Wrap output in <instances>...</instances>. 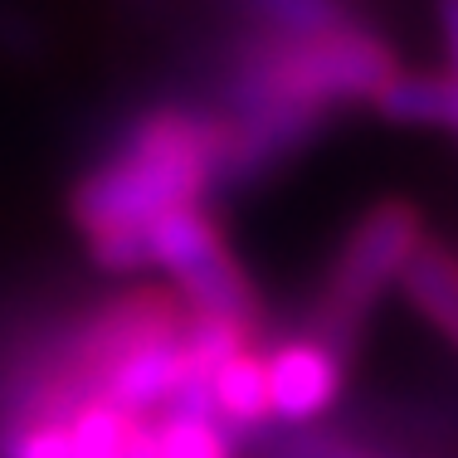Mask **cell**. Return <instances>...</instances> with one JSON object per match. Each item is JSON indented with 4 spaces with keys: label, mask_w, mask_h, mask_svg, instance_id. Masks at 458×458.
<instances>
[{
    "label": "cell",
    "mask_w": 458,
    "mask_h": 458,
    "mask_svg": "<svg viewBox=\"0 0 458 458\" xmlns=\"http://www.w3.org/2000/svg\"><path fill=\"white\" fill-rule=\"evenodd\" d=\"M225 123L215 107L161 103L117 132L113 151L79 176L69 215L83 239L107 229H147L151 220L191 205H210L215 151Z\"/></svg>",
    "instance_id": "cell-1"
},
{
    "label": "cell",
    "mask_w": 458,
    "mask_h": 458,
    "mask_svg": "<svg viewBox=\"0 0 458 458\" xmlns=\"http://www.w3.org/2000/svg\"><path fill=\"white\" fill-rule=\"evenodd\" d=\"M400 73V59L370 25H346L327 35H268L244 30L220 59V117L254 107H298L332 117L342 107L376 103V93Z\"/></svg>",
    "instance_id": "cell-2"
},
{
    "label": "cell",
    "mask_w": 458,
    "mask_h": 458,
    "mask_svg": "<svg viewBox=\"0 0 458 458\" xmlns=\"http://www.w3.org/2000/svg\"><path fill=\"white\" fill-rule=\"evenodd\" d=\"M420 244H424V220L414 205L405 200L370 205L336 249L327 283L318 293V308H312L302 332L312 342H322L327 352H336L342 361H352L366 336V322L395 293V283Z\"/></svg>",
    "instance_id": "cell-3"
},
{
    "label": "cell",
    "mask_w": 458,
    "mask_h": 458,
    "mask_svg": "<svg viewBox=\"0 0 458 458\" xmlns=\"http://www.w3.org/2000/svg\"><path fill=\"white\" fill-rule=\"evenodd\" d=\"M147 268H161L176 283V298L205 318H229L259 327L264 302L249 274L239 268L234 249L225 244V229L215 225L210 205L171 210L147 225Z\"/></svg>",
    "instance_id": "cell-4"
},
{
    "label": "cell",
    "mask_w": 458,
    "mask_h": 458,
    "mask_svg": "<svg viewBox=\"0 0 458 458\" xmlns=\"http://www.w3.org/2000/svg\"><path fill=\"white\" fill-rule=\"evenodd\" d=\"M264 376H268V414L274 424H312L336 405L346 380V361L312 342L308 332L283 336L264 346Z\"/></svg>",
    "instance_id": "cell-5"
},
{
    "label": "cell",
    "mask_w": 458,
    "mask_h": 458,
    "mask_svg": "<svg viewBox=\"0 0 458 458\" xmlns=\"http://www.w3.org/2000/svg\"><path fill=\"white\" fill-rule=\"evenodd\" d=\"M395 288L405 293L414 318L429 322L444 342L458 346V249L424 234V244L414 249V259L405 264Z\"/></svg>",
    "instance_id": "cell-6"
},
{
    "label": "cell",
    "mask_w": 458,
    "mask_h": 458,
    "mask_svg": "<svg viewBox=\"0 0 458 458\" xmlns=\"http://www.w3.org/2000/svg\"><path fill=\"white\" fill-rule=\"evenodd\" d=\"M210 405L234 439L264 434L274 424L268 414V376H264V342L234 352L229 361L210 370Z\"/></svg>",
    "instance_id": "cell-7"
},
{
    "label": "cell",
    "mask_w": 458,
    "mask_h": 458,
    "mask_svg": "<svg viewBox=\"0 0 458 458\" xmlns=\"http://www.w3.org/2000/svg\"><path fill=\"white\" fill-rule=\"evenodd\" d=\"M376 107L395 127H444L458 137V83L449 73H410L400 69L386 89L376 93Z\"/></svg>",
    "instance_id": "cell-8"
},
{
    "label": "cell",
    "mask_w": 458,
    "mask_h": 458,
    "mask_svg": "<svg viewBox=\"0 0 458 458\" xmlns=\"http://www.w3.org/2000/svg\"><path fill=\"white\" fill-rule=\"evenodd\" d=\"M249 15V30L268 35H327V30L361 25L346 0H239Z\"/></svg>",
    "instance_id": "cell-9"
},
{
    "label": "cell",
    "mask_w": 458,
    "mask_h": 458,
    "mask_svg": "<svg viewBox=\"0 0 458 458\" xmlns=\"http://www.w3.org/2000/svg\"><path fill=\"white\" fill-rule=\"evenodd\" d=\"M268 458H370L361 449H352V444H342V439H293V444H283V449H274Z\"/></svg>",
    "instance_id": "cell-10"
},
{
    "label": "cell",
    "mask_w": 458,
    "mask_h": 458,
    "mask_svg": "<svg viewBox=\"0 0 458 458\" xmlns=\"http://www.w3.org/2000/svg\"><path fill=\"white\" fill-rule=\"evenodd\" d=\"M434 15H439L444 54H449V79L458 83V0H434Z\"/></svg>",
    "instance_id": "cell-11"
}]
</instances>
